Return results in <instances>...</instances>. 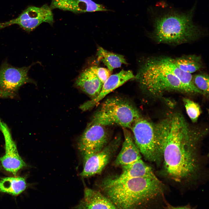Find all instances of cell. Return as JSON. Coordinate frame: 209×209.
<instances>
[{"label": "cell", "instance_id": "cell-5", "mask_svg": "<svg viewBox=\"0 0 209 209\" xmlns=\"http://www.w3.org/2000/svg\"><path fill=\"white\" fill-rule=\"evenodd\" d=\"M141 116L131 103L121 98L114 97L107 99L101 104L90 122L105 126L117 125L130 129Z\"/></svg>", "mask_w": 209, "mask_h": 209}, {"label": "cell", "instance_id": "cell-12", "mask_svg": "<svg viewBox=\"0 0 209 209\" xmlns=\"http://www.w3.org/2000/svg\"><path fill=\"white\" fill-rule=\"evenodd\" d=\"M135 75L130 70H122L117 73L111 75L103 83L101 90L95 98L85 102L80 106L82 111H85L97 105L108 94L132 79Z\"/></svg>", "mask_w": 209, "mask_h": 209}, {"label": "cell", "instance_id": "cell-22", "mask_svg": "<svg viewBox=\"0 0 209 209\" xmlns=\"http://www.w3.org/2000/svg\"><path fill=\"white\" fill-rule=\"evenodd\" d=\"M183 101L188 116L193 122H196L201 113L199 105L189 99L183 98Z\"/></svg>", "mask_w": 209, "mask_h": 209}, {"label": "cell", "instance_id": "cell-8", "mask_svg": "<svg viewBox=\"0 0 209 209\" xmlns=\"http://www.w3.org/2000/svg\"><path fill=\"white\" fill-rule=\"evenodd\" d=\"M54 22L51 9L47 5L40 7L30 6L24 10L16 18L0 23V28L16 24L24 30L30 32L43 22L52 25Z\"/></svg>", "mask_w": 209, "mask_h": 209}, {"label": "cell", "instance_id": "cell-15", "mask_svg": "<svg viewBox=\"0 0 209 209\" xmlns=\"http://www.w3.org/2000/svg\"><path fill=\"white\" fill-rule=\"evenodd\" d=\"M155 65L161 69L172 73L191 91L192 93L203 94L195 86L191 74L185 72L176 66L173 58L168 57H161L150 58Z\"/></svg>", "mask_w": 209, "mask_h": 209}, {"label": "cell", "instance_id": "cell-1", "mask_svg": "<svg viewBox=\"0 0 209 209\" xmlns=\"http://www.w3.org/2000/svg\"><path fill=\"white\" fill-rule=\"evenodd\" d=\"M154 126L164 175L177 183L195 180L201 167L198 145L204 132L192 127L178 113H170Z\"/></svg>", "mask_w": 209, "mask_h": 209}, {"label": "cell", "instance_id": "cell-14", "mask_svg": "<svg viewBox=\"0 0 209 209\" xmlns=\"http://www.w3.org/2000/svg\"><path fill=\"white\" fill-rule=\"evenodd\" d=\"M50 8L76 13L109 11L92 0H52Z\"/></svg>", "mask_w": 209, "mask_h": 209}, {"label": "cell", "instance_id": "cell-24", "mask_svg": "<svg viewBox=\"0 0 209 209\" xmlns=\"http://www.w3.org/2000/svg\"><path fill=\"white\" fill-rule=\"evenodd\" d=\"M91 67L97 77L103 84L111 75V72L107 68L95 66Z\"/></svg>", "mask_w": 209, "mask_h": 209}, {"label": "cell", "instance_id": "cell-7", "mask_svg": "<svg viewBox=\"0 0 209 209\" xmlns=\"http://www.w3.org/2000/svg\"><path fill=\"white\" fill-rule=\"evenodd\" d=\"M32 65L16 67L4 62L0 68V98L16 97L20 87L27 83L36 84V82L28 76Z\"/></svg>", "mask_w": 209, "mask_h": 209}, {"label": "cell", "instance_id": "cell-4", "mask_svg": "<svg viewBox=\"0 0 209 209\" xmlns=\"http://www.w3.org/2000/svg\"><path fill=\"white\" fill-rule=\"evenodd\" d=\"M134 79L142 89L153 96L170 91L192 93L176 77L155 65L150 58L141 64Z\"/></svg>", "mask_w": 209, "mask_h": 209}, {"label": "cell", "instance_id": "cell-20", "mask_svg": "<svg viewBox=\"0 0 209 209\" xmlns=\"http://www.w3.org/2000/svg\"><path fill=\"white\" fill-rule=\"evenodd\" d=\"M96 55L97 60L102 62L111 72L123 64H127L123 55L109 52L101 47L98 48Z\"/></svg>", "mask_w": 209, "mask_h": 209}, {"label": "cell", "instance_id": "cell-10", "mask_svg": "<svg viewBox=\"0 0 209 209\" xmlns=\"http://www.w3.org/2000/svg\"><path fill=\"white\" fill-rule=\"evenodd\" d=\"M120 139L113 140L100 151L83 158V169L80 175L89 177L100 174L107 165L118 147Z\"/></svg>", "mask_w": 209, "mask_h": 209}, {"label": "cell", "instance_id": "cell-3", "mask_svg": "<svg viewBox=\"0 0 209 209\" xmlns=\"http://www.w3.org/2000/svg\"><path fill=\"white\" fill-rule=\"evenodd\" d=\"M193 10L192 8L187 13H169L158 17L150 37L160 43L176 44L197 39L201 32L193 23Z\"/></svg>", "mask_w": 209, "mask_h": 209}, {"label": "cell", "instance_id": "cell-6", "mask_svg": "<svg viewBox=\"0 0 209 209\" xmlns=\"http://www.w3.org/2000/svg\"><path fill=\"white\" fill-rule=\"evenodd\" d=\"M134 143L146 160L159 164L162 156L156 142L154 124L141 116L130 129Z\"/></svg>", "mask_w": 209, "mask_h": 209}, {"label": "cell", "instance_id": "cell-2", "mask_svg": "<svg viewBox=\"0 0 209 209\" xmlns=\"http://www.w3.org/2000/svg\"><path fill=\"white\" fill-rule=\"evenodd\" d=\"M100 188L117 209L135 208L163 194V186L156 176L134 178L113 184L101 183Z\"/></svg>", "mask_w": 209, "mask_h": 209}, {"label": "cell", "instance_id": "cell-23", "mask_svg": "<svg viewBox=\"0 0 209 209\" xmlns=\"http://www.w3.org/2000/svg\"><path fill=\"white\" fill-rule=\"evenodd\" d=\"M193 83L195 87L203 94L209 93V77L205 74H198L193 77Z\"/></svg>", "mask_w": 209, "mask_h": 209}, {"label": "cell", "instance_id": "cell-19", "mask_svg": "<svg viewBox=\"0 0 209 209\" xmlns=\"http://www.w3.org/2000/svg\"><path fill=\"white\" fill-rule=\"evenodd\" d=\"M27 187L25 179L20 176L8 177L0 180V192L16 196L24 192Z\"/></svg>", "mask_w": 209, "mask_h": 209}, {"label": "cell", "instance_id": "cell-17", "mask_svg": "<svg viewBox=\"0 0 209 209\" xmlns=\"http://www.w3.org/2000/svg\"><path fill=\"white\" fill-rule=\"evenodd\" d=\"M103 84L95 74L91 67L82 72L75 82V86L88 95L91 99L98 96Z\"/></svg>", "mask_w": 209, "mask_h": 209}, {"label": "cell", "instance_id": "cell-18", "mask_svg": "<svg viewBox=\"0 0 209 209\" xmlns=\"http://www.w3.org/2000/svg\"><path fill=\"white\" fill-rule=\"evenodd\" d=\"M77 209H116L115 205L99 191L86 187L83 199L75 208Z\"/></svg>", "mask_w": 209, "mask_h": 209}, {"label": "cell", "instance_id": "cell-13", "mask_svg": "<svg viewBox=\"0 0 209 209\" xmlns=\"http://www.w3.org/2000/svg\"><path fill=\"white\" fill-rule=\"evenodd\" d=\"M121 166L122 171L120 174L114 177H107L103 179L101 183L113 184L134 178L156 176L152 168L141 158Z\"/></svg>", "mask_w": 209, "mask_h": 209}, {"label": "cell", "instance_id": "cell-16", "mask_svg": "<svg viewBox=\"0 0 209 209\" xmlns=\"http://www.w3.org/2000/svg\"><path fill=\"white\" fill-rule=\"evenodd\" d=\"M124 140L121 150L114 164L122 166L132 163L141 158V154L134 141L132 135L127 129L123 128Z\"/></svg>", "mask_w": 209, "mask_h": 209}, {"label": "cell", "instance_id": "cell-9", "mask_svg": "<svg viewBox=\"0 0 209 209\" xmlns=\"http://www.w3.org/2000/svg\"><path fill=\"white\" fill-rule=\"evenodd\" d=\"M108 140L105 126L90 122L79 138L78 148L84 158L101 150Z\"/></svg>", "mask_w": 209, "mask_h": 209}, {"label": "cell", "instance_id": "cell-11", "mask_svg": "<svg viewBox=\"0 0 209 209\" xmlns=\"http://www.w3.org/2000/svg\"><path fill=\"white\" fill-rule=\"evenodd\" d=\"M0 130L3 135L5 143V153L0 157V162L5 170L15 176L26 165L19 154L8 127L0 119Z\"/></svg>", "mask_w": 209, "mask_h": 209}, {"label": "cell", "instance_id": "cell-21", "mask_svg": "<svg viewBox=\"0 0 209 209\" xmlns=\"http://www.w3.org/2000/svg\"><path fill=\"white\" fill-rule=\"evenodd\" d=\"M174 64L183 71L190 74L198 71L202 67L201 58L195 55L183 56L173 58Z\"/></svg>", "mask_w": 209, "mask_h": 209}]
</instances>
